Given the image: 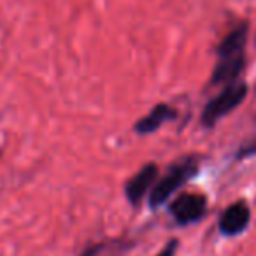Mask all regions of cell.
<instances>
[{"label": "cell", "instance_id": "cell-1", "mask_svg": "<svg viewBox=\"0 0 256 256\" xmlns=\"http://www.w3.org/2000/svg\"><path fill=\"white\" fill-rule=\"evenodd\" d=\"M249 25L240 23L223 37L216 48V64L209 78V86H226L240 79L246 67V44Z\"/></svg>", "mask_w": 256, "mask_h": 256}, {"label": "cell", "instance_id": "cell-2", "mask_svg": "<svg viewBox=\"0 0 256 256\" xmlns=\"http://www.w3.org/2000/svg\"><path fill=\"white\" fill-rule=\"evenodd\" d=\"M200 170V158L196 154H188L179 160L172 162L167 167L165 174L158 176L156 182L151 188L150 195H148V206L150 209H158V207L165 206L168 200L174 196L176 192L182 188L188 181L196 178Z\"/></svg>", "mask_w": 256, "mask_h": 256}, {"label": "cell", "instance_id": "cell-3", "mask_svg": "<svg viewBox=\"0 0 256 256\" xmlns=\"http://www.w3.org/2000/svg\"><path fill=\"white\" fill-rule=\"evenodd\" d=\"M248 93L249 86L242 79L230 82L226 86H221L220 92L214 96H210L204 106L202 112H200V124L206 130L214 128L223 118H226L228 114H232L244 104V100L248 98Z\"/></svg>", "mask_w": 256, "mask_h": 256}, {"label": "cell", "instance_id": "cell-4", "mask_svg": "<svg viewBox=\"0 0 256 256\" xmlns=\"http://www.w3.org/2000/svg\"><path fill=\"white\" fill-rule=\"evenodd\" d=\"M168 214L176 221L178 226H190L206 218L209 210V198L204 193L196 192H184L181 195L168 200Z\"/></svg>", "mask_w": 256, "mask_h": 256}, {"label": "cell", "instance_id": "cell-5", "mask_svg": "<svg viewBox=\"0 0 256 256\" xmlns=\"http://www.w3.org/2000/svg\"><path fill=\"white\" fill-rule=\"evenodd\" d=\"M158 176H160V168L154 162H150V164H144L134 176L126 179L123 186V193L126 202L132 207H139L140 204L144 202L146 195H150L151 188L156 182Z\"/></svg>", "mask_w": 256, "mask_h": 256}, {"label": "cell", "instance_id": "cell-6", "mask_svg": "<svg viewBox=\"0 0 256 256\" xmlns=\"http://www.w3.org/2000/svg\"><path fill=\"white\" fill-rule=\"evenodd\" d=\"M251 207L246 200H237L221 210L218 218V232L223 237H238L251 224Z\"/></svg>", "mask_w": 256, "mask_h": 256}, {"label": "cell", "instance_id": "cell-7", "mask_svg": "<svg viewBox=\"0 0 256 256\" xmlns=\"http://www.w3.org/2000/svg\"><path fill=\"white\" fill-rule=\"evenodd\" d=\"M179 116V110L167 102H158L148 114H144L140 120L134 123V132L137 136H151L156 130H160L164 124L172 123Z\"/></svg>", "mask_w": 256, "mask_h": 256}, {"label": "cell", "instance_id": "cell-8", "mask_svg": "<svg viewBox=\"0 0 256 256\" xmlns=\"http://www.w3.org/2000/svg\"><path fill=\"white\" fill-rule=\"evenodd\" d=\"M132 242L121 240V238H107V240L86 246L79 256H124L132 249Z\"/></svg>", "mask_w": 256, "mask_h": 256}, {"label": "cell", "instance_id": "cell-9", "mask_svg": "<svg viewBox=\"0 0 256 256\" xmlns=\"http://www.w3.org/2000/svg\"><path fill=\"white\" fill-rule=\"evenodd\" d=\"M252 156H256V139H251L249 142H244L237 150V153H235V160L237 162L248 160V158H252Z\"/></svg>", "mask_w": 256, "mask_h": 256}, {"label": "cell", "instance_id": "cell-10", "mask_svg": "<svg viewBox=\"0 0 256 256\" xmlns=\"http://www.w3.org/2000/svg\"><path fill=\"white\" fill-rule=\"evenodd\" d=\"M178 249H179V238H170L164 246V249L160 252H156L154 256H176L178 254Z\"/></svg>", "mask_w": 256, "mask_h": 256}]
</instances>
